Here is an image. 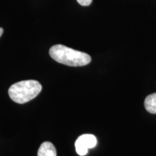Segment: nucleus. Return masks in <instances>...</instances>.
<instances>
[{"label": "nucleus", "instance_id": "39448f33", "mask_svg": "<svg viewBox=\"0 0 156 156\" xmlns=\"http://www.w3.org/2000/svg\"><path fill=\"white\" fill-rule=\"evenodd\" d=\"M145 107L147 112L156 114V93L147 96L145 100Z\"/></svg>", "mask_w": 156, "mask_h": 156}, {"label": "nucleus", "instance_id": "0eeeda50", "mask_svg": "<svg viewBox=\"0 0 156 156\" xmlns=\"http://www.w3.org/2000/svg\"><path fill=\"white\" fill-rule=\"evenodd\" d=\"M3 33H4V30H3V28H0V37L2 36V35L3 34Z\"/></svg>", "mask_w": 156, "mask_h": 156}, {"label": "nucleus", "instance_id": "20e7f679", "mask_svg": "<svg viewBox=\"0 0 156 156\" xmlns=\"http://www.w3.org/2000/svg\"><path fill=\"white\" fill-rule=\"evenodd\" d=\"M38 156H56V147L50 142H43L38 151Z\"/></svg>", "mask_w": 156, "mask_h": 156}, {"label": "nucleus", "instance_id": "7ed1b4c3", "mask_svg": "<svg viewBox=\"0 0 156 156\" xmlns=\"http://www.w3.org/2000/svg\"><path fill=\"white\" fill-rule=\"evenodd\" d=\"M96 145L97 139L93 134H83L80 136L75 142L76 152L79 155H85L87 153L88 149L93 148Z\"/></svg>", "mask_w": 156, "mask_h": 156}, {"label": "nucleus", "instance_id": "f257e3e1", "mask_svg": "<svg viewBox=\"0 0 156 156\" xmlns=\"http://www.w3.org/2000/svg\"><path fill=\"white\" fill-rule=\"evenodd\" d=\"M49 54L56 62L70 67H83L91 62L90 56L87 54L62 44L52 46L49 50Z\"/></svg>", "mask_w": 156, "mask_h": 156}, {"label": "nucleus", "instance_id": "f03ea898", "mask_svg": "<svg viewBox=\"0 0 156 156\" xmlns=\"http://www.w3.org/2000/svg\"><path fill=\"white\" fill-rule=\"evenodd\" d=\"M42 90V85L36 80H23L12 85L8 90L10 98L14 102L23 104L34 99Z\"/></svg>", "mask_w": 156, "mask_h": 156}, {"label": "nucleus", "instance_id": "423d86ee", "mask_svg": "<svg viewBox=\"0 0 156 156\" xmlns=\"http://www.w3.org/2000/svg\"><path fill=\"white\" fill-rule=\"evenodd\" d=\"M77 2L82 6H89L92 3L93 0H77Z\"/></svg>", "mask_w": 156, "mask_h": 156}]
</instances>
